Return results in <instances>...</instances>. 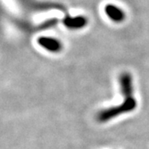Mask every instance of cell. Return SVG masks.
<instances>
[{"instance_id": "obj_1", "label": "cell", "mask_w": 149, "mask_h": 149, "mask_svg": "<svg viewBox=\"0 0 149 149\" xmlns=\"http://www.w3.org/2000/svg\"><path fill=\"white\" fill-rule=\"evenodd\" d=\"M137 107V101L133 97L125 98V100L120 105L109 108L101 111L98 114V120L100 122H106L113 118L117 117L124 113L133 111Z\"/></svg>"}, {"instance_id": "obj_2", "label": "cell", "mask_w": 149, "mask_h": 149, "mask_svg": "<svg viewBox=\"0 0 149 149\" xmlns=\"http://www.w3.org/2000/svg\"><path fill=\"white\" fill-rule=\"evenodd\" d=\"M21 3L23 8H25L29 12H39V11H46L52 8H60L63 9V7L59 4L53 3H38L35 0H18Z\"/></svg>"}, {"instance_id": "obj_3", "label": "cell", "mask_w": 149, "mask_h": 149, "mask_svg": "<svg viewBox=\"0 0 149 149\" xmlns=\"http://www.w3.org/2000/svg\"><path fill=\"white\" fill-rule=\"evenodd\" d=\"M38 44L51 52H58L61 50V43L53 37H41L37 39Z\"/></svg>"}, {"instance_id": "obj_4", "label": "cell", "mask_w": 149, "mask_h": 149, "mask_svg": "<svg viewBox=\"0 0 149 149\" xmlns=\"http://www.w3.org/2000/svg\"><path fill=\"white\" fill-rule=\"evenodd\" d=\"M120 86L123 95L125 98L133 97V83L132 77L128 73H123L120 76Z\"/></svg>"}, {"instance_id": "obj_5", "label": "cell", "mask_w": 149, "mask_h": 149, "mask_svg": "<svg viewBox=\"0 0 149 149\" xmlns=\"http://www.w3.org/2000/svg\"><path fill=\"white\" fill-rule=\"evenodd\" d=\"M87 23V19L83 16L70 17L66 16L63 19V24L70 29H78L85 27Z\"/></svg>"}, {"instance_id": "obj_6", "label": "cell", "mask_w": 149, "mask_h": 149, "mask_svg": "<svg viewBox=\"0 0 149 149\" xmlns=\"http://www.w3.org/2000/svg\"><path fill=\"white\" fill-rule=\"evenodd\" d=\"M105 13L108 17L113 22H122L125 18V14L121 8L113 4H108L105 7Z\"/></svg>"}]
</instances>
